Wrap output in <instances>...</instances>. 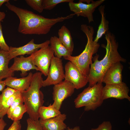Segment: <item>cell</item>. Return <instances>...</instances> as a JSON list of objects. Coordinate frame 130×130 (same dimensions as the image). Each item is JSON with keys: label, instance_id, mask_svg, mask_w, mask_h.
<instances>
[{"label": "cell", "instance_id": "1", "mask_svg": "<svg viewBox=\"0 0 130 130\" xmlns=\"http://www.w3.org/2000/svg\"><path fill=\"white\" fill-rule=\"evenodd\" d=\"M5 5L18 17L20 23L18 31L24 34H46L56 24L71 18L75 15L72 13L65 16L46 18L30 11L16 6L9 2Z\"/></svg>", "mask_w": 130, "mask_h": 130}, {"label": "cell", "instance_id": "2", "mask_svg": "<svg viewBox=\"0 0 130 130\" xmlns=\"http://www.w3.org/2000/svg\"><path fill=\"white\" fill-rule=\"evenodd\" d=\"M42 75L40 72L33 74L29 88L21 92L26 112L29 118L34 120H39V110L44 102V94L40 90L43 87Z\"/></svg>", "mask_w": 130, "mask_h": 130}, {"label": "cell", "instance_id": "3", "mask_svg": "<svg viewBox=\"0 0 130 130\" xmlns=\"http://www.w3.org/2000/svg\"><path fill=\"white\" fill-rule=\"evenodd\" d=\"M81 30L85 34L87 39L85 49L78 56L71 55L64 58L74 64L87 77L90 70V65L92 63V56L97 52L100 45L99 43L93 40L94 31L92 26L82 24L81 26Z\"/></svg>", "mask_w": 130, "mask_h": 130}, {"label": "cell", "instance_id": "4", "mask_svg": "<svg viewBox=\"0 0 130 130\" xmlns=\"http://www.w3.org/2000/svg\"><path fill=\"white\" fill-rule=\"evenodd\" d=\"M103 87L102 83H99L85 89L75 99V107H84V110L86 111L95 110L102 105L104 100L102 96Z\"/></svg>", "mask_w": 130, "mask_h": 130}, {"label": "cell", "instance_id": "5", "mask_svg": "<svg viewBox=\"0 0 130 130\" xmlns=\"http://www.w3.org/2000/svg\"><path fill=\"white\" fill-rule=\"evenodd\" d=\"M105 38L106 41V46H102L106 50L105 55L100 60L105 73L106 70L114 63L118 62H125V59L122 57L118 51V44L114 35L110 31L105 34Z\"/></svg>", "mask_w": 130, "mask_h": 130}, {"label": "cell", "instance_id": "6", "mask_svg": "<svg viewBox=\"0 0 130 130\" xmlns=\"http://www.w3.org/2000/svg\"><path fill=\"white\" fill-rule=\"evenodd\" d=\"M104 0H80L78 2L73 1L69 3L71 11L77 16H82L87 18L89 23L94 21L93 13L96 8L102 4Z\"/></svg>", "mask_w": 130, "mask_h": 130}, {"label": "cell", "instance_id": "7", "mask_svg": "<svg viewBox=\"0 0 130 130\" xmlns=\"http://www.w3.org/2000/svg\"><path fill=\"white\" fill-rule=\"evenodd\" d=\"M39 71L47 76L54 52L49 45H46L30 55Z\"/></svg>", "mask_w": 130, "mask_h": 130}, {"label": "cell", "instance_id": "8", "mask_svg": "<svg viewBox=\"0 0 130 130\" xmlns=\"http://www.w3.org/2000/svg\"><path fill=\"white\" fill-rule=\"evenodd\" d=\"M47 76L46 78L43 81V87L55 85L63 81L65 72L62 59L54 55L53 56Z\"/></svg>", "mask_w": 130, "mask_h": 130}, {"label": "cell", "instance_id": "9", "mask_svg": "<svg viewBox=\"0 0 130 130\" xmlns=\"http://www.w3.org/2000/svg\"><path fill=\"white\" fill-rule=\"evenodd\" d=\"M75 89L73 84L65 80L54 85L52 93L54 102L52 105L59 110L63 101L72 95Z\"/></svg>", "mask_w": 130, "mask_h": 130}, {"label": "cell", "instance_id": "10", "mask_svg": "<svg viewBox=\"0 0 130 130\" xmlns=\"http://www.w3.org/2000/svg\"><path fill=\"white\" fill-rule=\"evenodd\" d=\"M65 80L72 83L75 89L81 88L88 83L87 77L70 61H69L65 64Z\"/></svg>", "mask_w": 130, "mask_h": 130}, {"label": "cell", "instance_id": "11", "mask_svg": "<svg viewBox=\"0 0 130 130\" xmlns=\"http://www.w3.org/2000/svg\"><path fill=\"white\" fill-rule=\"evenodd\" d=\"M129 91L126 83L123 82L118 84L105 85L102 89V98L104 100L112 98L120 100L125 99L130 101Z\"/></svg>", "mask_w": 130, "mask_h": 130}, {"label": "cell", "instance_id": "12", "mask_svg": "<svg viewBox=\"0 0 130 130\" xmlns=\"http://www.w3.org/2000/svg\"><path fill=\"white\" fill-rule=\"evenodd\" d=\"M49 45V40L38 44L34 43V39H32L26 44L22 46L19 47H10L8 52L9 58L10 60L19 56H23L26 54L31 55L41 47Z\"/></svg>", "mask_w": 130, "mask_h": 130}, {"label": "cell", "instance_id": "13", "mask_svg": "<svg viewBox=\"0 0 130 130\" xmlns=\"http://www.w3.org/2000/svg\"><path fill=\"white\" fill-rule=\"evenodd\" d=\"M99 55L97 54L93 58L94 61L91 65L87 76L89 86L92 87L98 83H102L104 74L103 68L100 60L98 59Z\"/></svg>", "mask_w": 130, "mask_h": 130}, {"label": "cell", "instance_id": "14", "mask_svg": "<svg viewBox=\"0 0 130 130\" xmlns=\"http://www.w3.org/2000/svg\"><path fill=\"white\" fill-rule=\"evenodd\" d=\"M123 66L120 62L116 63L110 66L105 72L102 83L105 85H112L121 83L122 72Z\"/></svg>", "mask_w": 130, "mask_h": 130}, {"label": "cell", "instance_id": "15", "mask_svg": "<svg viewBox=\"0 0 130 130\" xmlns=\"http://www.w3.org/2000/svg\"><path fill=\"white\" fill-rule=\"evenodd\" d=\"M13 58V63L9 68L11 71L13 72L15 71H20L21 76H25L27 74V72L31 70L39 71L33 64L30 55L27 57L22 55Z\"/></svg>", "mask_w": 130, "mask_h": 130}, {"label": "cell", "instance_id": "16", "mask_svg": "<svg viewBox=\"0 0 130 130\" xmlns=\"http://www.w3.org/2000/svg\"><path fill=\"white\" fill-rule=\"evenodd\" d=\"M33 74L30 72L27 76L19 78L11 76L6 78L4 81L6 86L21 92L29 88Z\"/></svg>", "mask_w": 130, "mask_h": 130}, {"label": "cell", "instance_id": "17", "mask_svg": "<svg viewBox=\"0 0 130 130\" xmlns=\"http://www.w3.org/2000/svg\"><path fill=\"white\" fill-rule=\"evenodd\" d=\"M66 118L65 114H61L53 118L39 120L43 130H64L67 126L64 121Z\"/></svg>", "mask_w": 130, "mask_h": 130}, {"label": "cell", "instance_id": "18", "mask_svg": "<svg viewBox=\"0 0 130 130\" xmlns=\"http://www.w3.org/2000/svg\"><path fill=\"white\" fill-rule=\"evenodd\" d=\"M58 33L59 40L72 55L74 44L70 30L65 26L63 25L58 30Z\"/></svg>", "mask_w": 130, "mask_h": 130}, {"label": "cell", "instance_id": "19", "mask_svg": "<svg viewBox=\"0 0 130 130\" xmlns=\"http://www.w3.org/2000/svg\"><path fill=\"white\" fill-rule=\"evenodd\" d=\"M10 60L8 52L0 49V80L14 75V72L11 71L8 66Z\"/></svg>", "mask_w": 130, "mask_h": 130}, {"label": "cell", "instance_id": "20", "mask_svg": "<svg viewBox=\"0 0 130 130\" xmlns=\"http://www.w3.org/2000/svg\"><path fill=\"white\" fill-rule=\"evenodd\" d=\"M49 40L50 46L54 52L55 56L61 59L62 57L64 58L72 55L57 36L51 37Z\"/></svg>", "mask_w": 130, "mask_h": 130}, {"label": "cell", "instance_id": "21", "mask_svg": "<svg viewBox=\"0 0 130 130\" xmlns=\"http://www.w3.org/2000/svg\"><path fill=\"white\" fill-rule=\"evenodd\" d=\"M105 7L104 5H101L98 8L99 11L101 15V20L98 27L96 37L94 40L96 42H98L103 35L109 31V22L105 18L104 14Z\"/></svg>", "mask_w": 130, "mask_h": 130}, {"label": "cell", "instance_id": "22", "mask_svg": "<svg viewBox=\"0 0 130 130\" xmlns=\"http://www.w3.org/2000/svg\"><path fill=\"white\" fill-rule=\"evenodd\" d=\"M61 114L59 110L55 108L51 104L48 106H41L39 111V118L42 119L53 118Z\"/></svg>", "mask_w": 130, "mask_h": 130}, {"label": "cell", "instance_id": "23", "mask_svg": "<svg viewBox=\"0 0 130 130\" xmlns=\"http://www.w3.org/2000/svg\"><path fill=\"white\" fill-rule=\"evenodd\" d=\"M27 112V109L24 104L22 103L18 105L8 115V118L13 121L20 120L23 114Z\"/></svg>", "mask_w": 130, "mask_h": 130}, {"label": "cell", "instance_id": "24", "mask_svg": "<svg viewBox=\"0 0 130 130\" xmlns=\"http://www.w3.org/2000/svg\"><path fill=\"white\" fill-rule=\"evenodd\" d=\"M21 95V92L17 91L9 98L0 109V118H3L4 116L7 114L12 102L15 99Z\"/></svg>", "mask_w": 130, "mask_h": 130}, {"label": "cell", "instance_id": "25", "mask_svg": "<svg viewBox=\"0 0 130 130\" xmlns=\"http://www.w3.org/2000/svg\"><path fill=\"white\" fill-rule=\"evenodd\" d=\"M73 0H42V5L43 10H51L58 4L62 3H69Z\"/></svg>", "mask_w": 130, "mask_h": 130}, {"label": "cell", "instance_id": "26", "mask_svg": "<svg viewBox=\"0 0 130 130\" xmlns=\"http://www.w3.org/2000/svg\"><path fill=\"white\" fill-rule=\"evenodd\" d=\"M17 91L7 87L0 95V109L9 98Z\"/></svg>", "mask_w": 130, "mask_h": 130}, {"label": "cell", "instance_id": "27", "mask_svg": "<svg viewBox=\"0 0 130 130\" xmlns=\"http://www.w3.org/2000/svg\"><path fill=\"white\" fill-rule=\"evenodd\" d=\"M25 1L28 5L38 12L41 13L43 11L42 0H26Z\"/></svg>", "mask_w": 130, "mask_h": 130}, {"label": "cell", "instance_id": "28", "mask_svg": "<svg viewBox=\"0 0 130 130\" xmlns=\"http://www.w3.org/2000/svg\"><path fill=\"white\" fill-rule=\"evenodd\" d=\"M26 121L27 124L26 130H43L39 120H34L29 118L27 119Z\"/></svg>", "mask_w": 130, "mask_h": 130}, {"label": "cell", "instance_id": "29", "mask_svg": "<svg viewBox=\"0 0 130 130\" xmlns=\"http://www.w3.org/2000/svg\"><path fill=\"white\" fill-rule=\"evenodd\" d=\"M9 47L6 43L4 38L2 31L1 22L0 21V48L2 50L8 52Z\"/></svg>", "mask_w": 130, "mask_h": 130}, {"label": "cell", "instance_id": "30", "mask_svg": "<svg viewBox=\"0 0 130 130\" xmlns=\"http://www.w3.org/2000/svg\"><path fill=\"white\" fill-rule=\"evenodd\" d=\"M23 100L21 95L15 99L12 103L8 110L7 113V115L10 114L18 105L20 104L23 103Z\"/></svg>", "mask_w": 130, "mask_h": 130}, {"label": "cell", "instance_id": "31", "mask_svg": "<svg viewBox=\"0 0 130 130\" xmlns=\"http://www.w3.org/2000/svg\"><path fill=\"white\" fill-rule=\"evenodd\" d=\"M91 130H112V126L110 121H104L96 128H92Z\"/></svg>", "mask_w": 130, "mask_h": 130}, {"label": "cell", "instance_id": "32", "mask_svg": "<svg viewBox=\"0 0 130 130\" xmlns=\"http://www.w3.org/2000/svg\"><path fill=\"white\" fill-rule=\"evenodd\" d=\"M21 127L20 120L14 121L7 130H21Z\"/></svg>", "mask_w": 130, "mask_h": 130}, {"label": "cell", "instance_id": "33", "mask_svg": "<svg viewBox=\"0 0 130 130\" xmlns=\"http://www.w3.org/2000/svg\"><path fill=\"white\" fill-rule=\"evenodd\" d=\"M7 124L4 120L3 118H0V130H4Z\"/></svg>", "mask_w": 130, "mask_h": 130}, {"label": "cell", "instance_id": "34", "mask_svg": "<svg viewBox=\"0 0 130 130\" xmlns=\"http://www.w3.org/2000/svg\"><path fill=\"white\" fill-rule=\"evenodd\" d=\"M6 86L4 80H0V91L2 92Z\"/></svg>", "mask_w": 130, "mask_h": 130}, {"label": "cell", "instance_id": "35", "mask_svg": "<svg viewBox=\"0 0 130 130\" xmlns=\"http://www.w3.org/2000/svg\"><path fill=\"white\" fill-rule=\"evenodd\" d=\"M6 16V14L4 12L0 11V21L2 22Z\"/></svg>", "mask_w": 130, "mask_h": 130}, {"label": "cell", "instance_id": "36", "mask_svg": "<svg viewBox=\"0 0 130 130\" xmlns=\"http://www.w3.org/2000/svg\"><path fill=\"white\" fill-rule=\"evenodd\" d=\"M80 130V129L79 126H76L72 128H70L69 127H67L66 130Z\"/></svg>", "mask_w": 130, "mask_h": 130}, {"label": "cell", "instance_id": "37", "mask_svg": "<svg viewBox=\"0 0 130 130\" xmlns=\"http://www.w3.org/2000/svg\"><path fill=\"white\" fill-rule=\"evenodd\" d=\"M9 0H0V7L3 4L9 2Z\"/></svg>", "mask_w": 130, "mask_h": 130}]
</instances>
